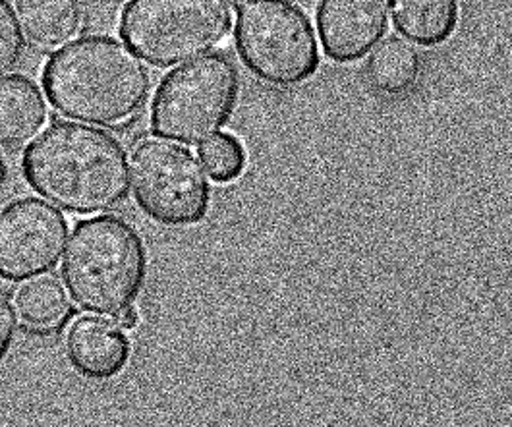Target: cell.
<instances>
[{"instance_id":"6da1fadb","label":"cell","mask_w":512,"mask_h":427,"mask_svg":"<svg viewBox=\"0 0 512 427\" xmlns=\"http://www.w3.org/2000/svg\"><path fill=\"white\" fill-rule=\"evenodd\" d=\"M49 103L64 118L126 130L151 97V74L126 43L89 35L58 49L43 68Z\"/></svg>"},{"instance_id":"7a4b0ae2","label":"cell","mask_w":512,"mask_h":427,"mask_svg":"<svg viewBox=\"0 0 512 427\" xmlns=\"http://www.w3.org/2000/svg\"><path fill=\"white\" fill-rule=\"evenodd\" d=\"M22 171L35 194L72 215H99L128 200L130 155L105 130L57 122L29 143Z\"/></svg>"},{"instance_id":"3957f363","label":"cell","mask_w":512,"mask_h":427,"mask_svg":"<svg viewBox=\"0 0 512 427\" xmlns=\"http://www.w3.org/2000/svg\"><path fill=\"white\" fill-rule=\"evenodd\" d=\"M64 252L62 279L78 308L109 319L134 308L147 277V252L132 223L116 215L82 221Z\"/></svg>"},{"instance_id":"277c9868","label":"cell","mask_w":512,"mask_h":427,"mask_svg":"<svg viewBox=\"0 0 512 427\" xmlns=\"http://www.w3.org/2000/svg\"><path fill=\"white\" fill-rule=\"evenodd\" d=\"M122 41L155 68L203 57L232 29L230 0H132L120 16Z\"/></svg>"},{"instance_id":"5b68a950","label":"cell","mask_w":512,"mask_h":427,"mask_svg":"<svg viewBox=\"0 0 512 427\" xmlns=\"http://www.w3.org/2000/svg\"><path fill=\"white\" fill-rule=\"evenodd\" d=\"M234 47L259 82L296 87L319 68V45L308 14L290 0H230Z\"/></svg>"},{"instance_id":"8992f818","label":"cell","mask_w":512,"mask_h":427,"mask_svg":"<svg viewBox=\"0 0 512 427\" xmlns=\"http://www.w3.org/2000/svg\"><path fill=\"white\" fill-rule=\"evenodd\" d=\"M238 93V68L227 55L190 60L161 82L151 105V128L171 142L200 145L227 126Z\"/></svg>"},{"instance_id":"52a82bcc","label":"cell","mask_w":512,"mask_h":427,"mask_svg":"<svg viewBox=\"0 0 512 427\" xmlns=\"http://www.w3.org/2000/svg\"><path fill=\"white\" fill-rule=\"evenodd\" d=\"M134 200L165 227L198 225L211 203V186L198 157L178 143L145 138L130 155Z\"/></svg>"},{"instance_id":"ba28073f","label":"cell","mask_w":512,"mask_h":427,"mask_svg":"<svg viewBox=\"0 0 512 427\" xmlns=\"http://www.w3.org/2000/svg\"><path fill=\"white\" fill-rule=\"evenodd\" d=\"M68 221L51 203L35 198L0 211V279L26 283L53 271L66 250Z\"/></svg>"},{"instance_id":"9c48e42d","label":"cell","mask_w":512,"mask_h":427,"mask_svg":"<svg viewBox=\"0 0 512 427\" xmlns=\"http://www.w3.org/2000/svg\"><path fill=\"white\" fill-rule=\"evenodd\" d=\"M315 18L325 55L339 64L370 55L389 29L385 0H319Z\"/></svg>"},{"instance_id":"30bf717a","label":"cell","mask_w":512,"mask_h":427,"mask_svg":"<svg viewBox=\"0 0 512 427\" xmlns=\"http://www.w3.org/2000/svg\"><path fill=\"white\" fill-rule=\"evenodd\" d=\"M132 344L124 329L109 317H78L66 333V356L72 368L87 379L107 381L130 362Z\"/></svg>"},{"instance_id":"8fae6325","label":"cell","mask_w":512,"mask_h":427,"mask_svg":"<svg viewBox=\"0 0 512 427\" xmlns=\"http://www.w3.org/2000/svg\"><path fill=\"white\" fill-rule=\"evenodd\" d=\"M49 111L39 86L26 76L0 78V145L22 149L45 128Z\"/></svg>"},{"instance_id":"7c38bea8","label":"cell","mask_w":512,"mask_h":427,"mask_svg":"<svg viewBox=\"0 0 512 427\" xmlns=\"http://www.w3.org/2000/svg\"><path fill=\"white\" fill-rule=\"evenodd\" d=\"M16 10L24 35L39 51L62 49L86 29L80 0H18Z\"/></svg>"},{"instance_id":"4fadbf2b","label":"cell","mask_w":512,"mask_h":427,"mask_svg":"<svg viewBox=\"0 0 512 427\" xmlns=\"http://www.w3.org/2000/svg\"><path fill=\"white\" fill-rule=\"evenodd\" d=\"M387 4L397 31L420 47L443 45L460 22L458 0H387Z\"/></svg>"},{"instance_id":"5bb4252c","label":"cell","mask_w":512,"mask_h":427,"mask_svg":"<svg viewBox=\"0 0 512 427\" xmlns=\"http://www.w3.org/2000/svg\"><path fill=\"white\" fill-rule=\"evenodd\" d=\"M420 53L399 37L385 39L366 64L370 86L381 95H404L422 76Z\"/></svg>"},{"instance_id":"9a60e30c","label":"cell","mask_w":512,"mask_h":427,"mask_svg":"<svg viewBox=\"0 0 512 427\" xmlns=\"http://www.w3.org/2000/svg\"><path fill=\"white\" fill-rule=\"evenodd\" d=\"M18 319L31 329L53 331L72 317V300L55 277H35L18 288L14 296Z\"/></svg>"},{"instance_id":"2e32d148","label":"cell","mask_w":512,"mask_h":427,"mask_svg":"<svg viewBox=\"0 0 512 427\" xmlns=\"http://www.w3.org/2000/svg\"><path fill=\"white\" fill-rule=\"evenodd\" d=\"M200 157L205 171L215 182H232L246 169V149L232 134H215L200 143Z\"/></svg>"},{"instance_id":"e0dca14e","label":"cell","mask_w":512,"mask_h":427,"mask_svg":"<svg viewBox=\"0 0 512 427\" xmlns=\"http://www.w3.org/2000/svg\"><path fill=\"white\" fill-rule=\"evenodd\" d=\"M26 55V39L14 8L0 0V78L14 72Z\"/></svg>"},{"instance_id":"ac0fdd59","label":"cell","mask_w":512,"mask_h":427,"mask_svg":"<svg viewBox=\"0 0 512 427\" xmlns=\"http://www.w3.org/2000/svg\"><path fill=\"white\" fill-rule=\"evenodd\" d=\"M18 335V315L8 300L0 298V362L8 356Z\"/></svg>"},{"instance_id":"d6986e66","label":"cell","mask_w":512,"mask_h":427,"mask_svg":"<svg viewBox=\"0 0 512 427\" xmlns=\"http://www.w3.org/2000/svg\"><path fill=\"white\" fill-rule=\"evenodd\" d=\"M114 323H116L120 329H124V331H132V329L138 327L140 315H138V312H136L134 308H130V310H126L124 314L118 315V317L114 319Z\"/></svg>"},{"instance_id":"ffe728a7","label":"cell","mask_w":512,"mask_h":427,"mask_svg":"<svg viewBox=\"0 0 512 427\" xmlns=\"http://www.w3.org/2000/svg\"><path fill=\"white\" fill-rule=\"evenodd\" d=\"M6 184H8V165H6V159H4V155L0 153V194L4 192Z\"/></svg>"},{"instance_id":"44dd1931","label":"cell","mask_w":512,"mask_h":427,"mask_svg":"<svg viewBox=\"0 0 512 427\" xmlns=\"http://www.w3.org/2000/svg\"><path fill=\"white\" fill-rule=\"evenodd\" d=\"M87 2H93V4H118V2H124V0H87Z\"/></svg>"}]
</instances>
